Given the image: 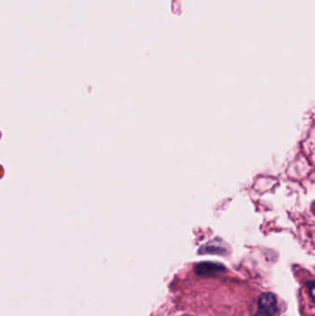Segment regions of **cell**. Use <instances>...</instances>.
I'll list each match as a JSON object with an SVG mask.
<instances>
[{"instance_id": "cell-2", "label": "cell", "mask_w": 315, "mask_h": 316, "mask_svg": "<svg viewBox=\"0 0 315 316\" xmlns=\"http://www.w3.org/2000/svg\"><path fill=\"white\" fill-rule=\"evenodd\" d=\"M196 273L200 276L205 277H213L215 275H218L219 273L225 271V267L222 265L215 264V263H201L196 266Z\"/></svg>"}, {"instance_id": "cell-3", "label": "cell", "mask_w": 315, "mask_h": 316, "mask_svg": "<svg viewBox=\"0 0 315 316\" xmlns=\"http://www.w3.org/2000/svg\"><path fill=\"white\" fill-rule=\"evenodd\" d=\"M310 293H311V296L315 301V282H313L310 284Z\"/></svg>"}, {"instance_id": "cell-1", "label": "cell", "mask_w": 315, "mask_h": 316, "mask_svg": "<svg viewBox=\"0 0 315 316\" xmlns=\"http://www.w3.org/2000/svg\"><path fill=\"white\" fill-rule=\"evenodd\" d=\"M258 309L265 316H277V297L272 293H263L258 300Z\"/></svg>"}]
</instances>
